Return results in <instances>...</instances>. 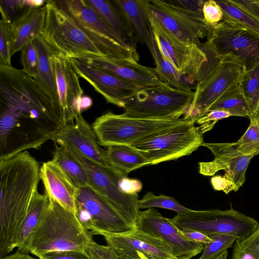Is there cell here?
Instances as JSON below:
<instances>
[{"label":"cell","instance_id":"cell-36","mask_svg":"<svg viewBox=\"0 0 259 259\" xmlns=\"http://www.w3.org/2000/svg\"><path fill=\"white\" fill-rule=\"evenodd\" d=\"M140 209L158 207L176 211L177 214L185 213L191 209L181 205L175 198L160 194L156 195L151 192H147L139 200Z\"/></svg>","mask_w":259,"mask_h":259},{"label":"cell","instance_id":"cell-1","mask_svg":"<svg viewBox=\"0 0 259 259\" xmlns=\"http://www.w3.org/2000/svg\"><path fill=\"white\" fill-rule=\"evenodd\" d=\"M64 125L58 109L32 78L0 65V160L38 149Z\"/></svg>","mask_w":259,"mask_h":259},{"label":"cell","instance_id":"cell-22","mask_svg":"<svg viewBox=\"0 0 259 259\" xmlns=\"http://www.w3.org/2000/svg\"><path fill=\"white\" fill-rule=\"evenodd\" d=\"M76 59L144 88L166 84L160 79L155 68L139 63L105 56H88Z\"/></svg>","mask_w":259,"mask_h":259},{"label":"cell","instance_id":"cell-38","mask_svg":"<svg viewBox=\"0 0 259 259\" xmlns=\"http://www.w3.org/2000/svg\"><path fill=\"white\" fill-rule=\"evenodd\" d=\"M209 236L212 241L204 244L202 253L198 259H212L231 247L237 240L235 236L225 234Z\"/></svg>","mask_w":259,"mask_h":259},{"label":"cell","instance_id":"cell-12","mask_svg":"<svg viewBox=\"0 0 259 259\" xmlns=\"http://www.w3.org/2000/svg\"><path fill=\"white\" fill-rule=\"evenodd\" d=\"M75 214L81 225L94 235L125 233L137 229L90 186L77 189Z\"/></svg>","mask_w":259,"mask_h":259},{"label":"cell","instance_id":"cell-14","mask_svg":"<svg viewBox=\"0 0 259 259\" xmlns=\"http://www.w3.org/2000/svg\"><path fill=\"white\" fill-rule=\"evenodd\" d=\"M71 155L86 169L89 186L106 199L135 228H137L140 212L138 194L129 195L119 189L118 182L126 176L112 167L102 166L67 148Z\"/></svg>","mask_w":259,"mask_h":259},{"label":"cell","instance_id":"cell-2","mask_svg":"<svg viewBox=\"0 0 259 259\" xmlns=\"http://www.w3.org/2000/svg\"><path fill=\"white\" fill-rule=\"evenodd\" d=\"M39 164L28 151L0 160V259L15 242L40 180Z\"/></svg>","mask_w":259,"mask_h":259},{"label":"cell","instance_id":"cell-28","mask_svg":"<svg viewBox=\"0 0 259 259\" xmlns=\"http://www.w3.org/2000/svg\"><path fill=\"white\" fill-rule=\"evenodd\" d=\"M84 1L126 44L136 49L137 39L112 1Z\"/></svg>","mask_w":259,"mask_h":259},{"label":"cell","instance_id":"cell-50","mask_svg":"<svg viewBox=\"0 0 259 259\" xmlns=\"http://www.w3.org/2000/svg\"><path fill=\"white\" fill-rule=\"evenodd\" d=\"M117 255H118L117 259H149L143 253L139 251H126Z\"/></svg>","mask_w":259,"mask_h":259},{"label":"cell","instance_id":"cell-5","mask_svg":"<svg viewBox=\"0 0 259 259\" xmlns=\"http://www.w3.org/2000/svg\"><path fill=\"white\" fill-rule=\"evenodd\" d=\"M47 8L45 26L40 35L53 54L71 59L105 56L56 1H47Z\"/></svg>","mask_w":259,"mask_h":259},{"label":"cell","instance_id":"cell-37","mask_svg":"<svg viewBox=\"0 0 259 259\" xmlns=\"http://www.w3.org/2000/svg\"><path fill=\"white\" fill-rule=\"evenodd\" d=\"M232 259H259V225L246 238L236 240L232 254Z\"/></svg>","mask_w":259,"mask_h":259},{"label":"cell","instance_id":"cell-24","mask_svg":"<svg viewBox=\"0 0 259 259\" xmlns=\"http://www.w3.org/2000/svg\"><path fill=\"white\" fill-rule=\"evenodd\" d=\"M47 9V3L39 8H30L13 22H10L12 56L21 51L27 41L41 34Z\"/></svg>","mask_w":259,"mask_h":259},{"label":"cell","instance_id":"cell-41","mask_svg":"<svg viewBox=\"0 0 259 259\" xmlns=\"http://www.w3.org/2000/svg\"><path fill=\"white\" fill-rule=\"evenodd\" d=\"M30 9L26 0H1V14L4 15L11 22H13L27 10Z\"/></svg>","mask_w":259,"mask_h":259},{"label":"cell","instance_id":"cell-9","mask_svg":"<svg viewBox=\"0 0 259 259\" xmlns=\"http://www.w3.org/2000/svg\"><path fill=\"white\" fill-rule=\"evenodd\" d=\"M150 26L163 57L195 82L204 78L219 60L202 45L183 41L149 17Z\"/></svg>","mask_w":259,"mask_h":259},{"label":"cell","instance_id":"cell-48","mask_svg":"<svg viewBox=\"0 0 259 259\" xmlns=\"http://www.w3.org/2000/svg\"><path fill=\"white\" fill-rule=\"evenodd\" d=\"M181 230L183 234L190 240L204 244L212 241L209 236L198 231L188 229Z\"/></svg>","mask_w":259,"mask_h":259},{"label":"cell","instance_id":"cell-25","mask_svg":"<svg viewBox=\"0 0 259 259\" xmlns=\"http://www.w3.org/2000/svg\"><path fill=\"white\" fill-rule=\"evenodd\" d=\"M137 40L148 47L150 25L146 0L112 1Z\"/></svg>","mask_w":259,"mask_h":259},{"label":"cell","instance_id":"cell-8","mask_svg":"<svg viewBox=\"0 0 259 259\" xmlns=\"http://www.w3.org/2000/svg\"><path fill=\"white\" fill-rule=\"evenodd\" d=\"M194 91L173 88L166 84L143 89L126 101L124 115L145 119L179 118L187 112Z\"/></svg>","mask_w":259,"mask_h":259},{"label":"cell","instance_id":"cell-31","mask_svg":"<svg viewBox=\"0 0 259 259\" xmlns=\"http://www.w3.org/2000/svg\"><path fill=\"white\" fill-rule=\"evenodd\" d=\"M78 189L89 186L86 169L63 145L55 143L52 159Z\"/></svg>","mask_w":259,"mask_h":259},{"label":"cell","instance_id":"cell-23","mask_svg":"<svg viewBox=\"0 0 259 259\" xmlns=\"http://www.w3.org/2000/svg\"><path fill=\"white\" fill-rule=\"evenodd\" d=\"M40 176L48 197L75 213L77 188L59 165L52 159L44 162Z\"/></svg>","mask_w":259,"mask_h":259},{"label":"cell","instance_id":"cell-30","mask_svg":"<svg viewBox=\"0 0 259 259\" xmlns=\"http://www.w3.org/2000/svg\"><path fill=\"white\" fill-rule=\"evenodd\" d=\"M47 194L35 193L30 202L26 214L19 229L15 242V248L24 252L30 236L38 225L49 203Z\"/></svg>","mask_w":259,"mask_h":259},{"label":"cell","instance_id":"cell-46","mask_svg":"<svg viewBox=\"0 0 259 259\" xmlns=\"http://www.w3.org/2000/svg\"><path fill=\"white\" fill-rule=\"evenodd\" d=\"M259 22V0H229Z\"/></svg>","mask_w":259,"mask_h":259},{"label":"cell","instance_id":"cell-10","mask_svg":"<svg viewBox=\"0 0 259 259\" xmlns=\"http://www.w3.org/2000/svg\"><path fill=\"white\" fill-rule=\"evenodd\" d=\"M193 120L167 130L131 145L149 165L189 155L203 145V134Z\"/></svg>","mask_w":259,"mask_h":259},{"label":"cell","instance_id":"cell-6","mask_svg":"<svg viewBox=\"0 0 259 259\" xmlns=\"http://www.w3.org/2000/svg\"><path fill=\"white\" fill-rule=\"evenodd\" d=\"M206 37L203 47L219 61L237 63L245 70L259 62V35L229 19L211 27Z\"/></svg>","mask_w":259,"mask_h":259},{"label":"cell","instance_id":"cell-16","mask_svg":"<svg viewBox=\"0 0 259 259\" xmlns=\"http://www.w3.org/2000/svg\"><path fill=\"white\" fill-rule=\"evenodd\" d=\"M244 70L237 63L219 61L209 73L197 82L193 99L183 117L195 122L226 91L239 81Z\"/></svg>","mask_w":259,"mask_h":259},{"label":"cell","instance_id":"cell-17","mask_svg":"<svg viewBox=\"0 0 259 259\" xmlns=\"http://www.w3.org/2000/svg\"><path fill=\"white\" fill-rule=\"evenodd\" d=\"M137 228L161 238L178 258L190 259L204 248V244L188 239L170 219L163 217L155 208L140 211Z\"/></svg>","mask_w":259,"mask_h":259},{"label":"cell","instance_id":"cell-35","mask_svg":"<svg viewBox=\"0 0 259 259\" xmlns=\"http://www.w3.org/2000/svg\"><path fill=\"white\" fill-rule=\"evenodd\" d=\"M221 7L223 18L229 19L259 35V22L229 0L216 1Z\"/></svg>","mask_w":259,"mask_h":259},{"label":"cell","instance_id":"cell-18","mask_svg":"<svg viewBox=\"0 0 259 259\" xmlns=\"http://www.w3.org/2000/svg\"><path fill=\"white\" fill-rule=\"evenodd\" d=\"M51 59L56 80L57 105L65 125L74 122L82 114L79 102L83 91L70 58L53 53Z\"/></svg>","mask_w":259,"mask_h":259},{"label":"cell","instance_id":"cell-51","mask_svg":"<svg viewBox=\"0 0 259 259\" xmlns=\"http://www.w3.org/2000/svg\"><path fill=\"white\" fill-rule=\"evenodd\" d=\"M93 100L91 98L86 95H83L79 102V109L82 113L89 109L93 105Z\"/></svg>","mask_w":259,"mask_h":259},{"label":"cell","instance_id":"cell-32","mask_svg":"<svg viewBox=\"0 0 259 259\" xmlns=\"http://www.w3.org/2000/svg\"><path fill=\"white\" fill-rule=\"evenodd\" d=\"M222 110L233 116L249 117L252 114L240 88L239 82L226 91L210 107L208 111Z\"/></svg>","mask_w":259,"mask_h":259},{"label":"cell","instance_id":"cell-39","mask_svg":"<svg viewBox=\"0 0 259 259\" xmlns=\"http://www.w3.org/2000/svg\"><path fill=\"white\" fill-rule=\"evenodd\" d=\"M0 20V65L11 66V36L10 21L3 15Z\"/></svg>","mask_w":259,"mask_h":259},{"label":"cell","instance_id":"cell-53","mask_svg":"<svg viewBox=\"0 0 259 259\" xmlns=\"http://www.w3.org/2000/svg\"><path fill=\"white\" fill-rule=\"evenodd\" d=\"M228 254V251L227 250H226L212 259H227Z\"/></svg>","mask_w":259,"mask_h":259},{"label":"cell","instance_id":"cell-55","mask_svg":"<svg viewBox=\"0 0 259 259\" xmlns=\"http://www.w3.org/2000/svg\"><path fill=\"white\" fill-rule=\"evenodd\" d=\"M256 114H257V118H258V121H259V104H258V107H257V111H256Z\"/></svg>","mask_w":259,"mask_h":259},{"label":"cell","instance_id":"cell-33","mask_svg":"<svg viewBox=\"0 0 259 259\" xmlns=\"http://www.w3.org/2000/svg\"><path fill=\"white\" fill-rule=\"evenodd\" d=\"M239 84L251 113H256L259 104V62L252 69L244 70Z\"/></svg>","mask_w":259,"mask_h":259},{"label":"cell","instance_id":"cell-13","mask_svg":"<svg viewBox=\"0 0 259 259\" xmlns=\"http://www.w3.org/2000/svg\"><path fill=\"white\" fill-rule=\"evenodd\" d=\"M214 156L209 162L199 163V172L206 176H213L217 171L224 170V176H216L211 179V184L215 190L228 194L237 191L245 181V174L251 159L257 154L244 155L239 151L234 143L204 142Z\"/></svg>","mask_w":259,"mask_h":259},{"label":"cell","instance_id":"cell-52","mask_svg":"<svg viewBox=\"0 0 259 259\" xmlns=\"http://www.w3.org/2000/svg\"><path fill=\"white\" fill-rule=\"evenodd\" d=\"M1 259H36L30 255L28 253L21 252L18 250L11 254H9Z\"/></svg>","mask_w":259,"mask_h":259},{"label":"cell","instance_id":"cell-49","mask_svg":"<svg viewBox=\"0 0 259 259\" xmlns=\"http://www.w3.org/2000/svg\"><path fill=\"white\" fill-rule=\"evenodd\" d=\"M182 8L194 13L202 15V8L205 1H174Z\"/></svg>","mask_w":259,"mask_h":259},{"label":"cell","instance_id":"cell-34","mask_svg":"<svg viewBox=\"0 0 259 259\" xmlns=\"http://www.w3.org/2000/svg\"><path fill=\"white\" fill-rule=\"evenodd\" d=\"M249 125L244 134L235 144L238 150L244 155L259 154V121L256 113L248 117Z\"/></svg>","mask_w":259,"mask_h":259},{"label":"cell","instance_id":"cell-26","mask_svg":"<svg viewBox=\"0 0 259 259\" xmlns=\"http://www.w3.org/2000/svg\"><path fill=\"white\" fill-rule=\"evenodd\" d=\"M148 48L156 65L155 68L156 72L163 82L176 89L186 91H194L196 82L188 76L179 71L161 55L151 26L150 44Z\"/></svg>","mask_w":259,"mask_h":259},{"label":"cell","instance_id":"cell-19","mask_svg":"<svg viewBox=\"0 0 259 259\" xmlns=\"http://www.w3.org/2000/svg\"><path fill=\"white\" fill-rule=\"evenodd\" d=\"M70 59L78 76L101 94L107 103L123 108L126 101L145 89L78 59Z\"/></svg>","mask_w":259,"mask_h":259},{"label":"cell","instance_id":"cell-20","mask_svg":"<svg viewBox=\"0 0 259 259\" xmlns=\"http://www.w3.org/2000/svg\"><path fill=\"white\" fill-rule=\"evenodd\" d=\"M54 143L70 148L83 157L105 167L106 150L102 148L91 126L80 114L74 122L63 126L53 137Z\"/></svg>","mask_w":259,"mask_h":259},{"label":"cell","instance_id":"cell-40","mask_svg":"<svg viewBox=\"0 0 259 259\" xmlns=\"http://www.w3.org/2000/svg\"><path fill=\"white\" fill-rule=\"evenodd\" d=\"M33 40L27 41L21 50L20 62L23 71L34 79L37 75L38 57Z\"/></svg>","mask_w":259,"mask_h":259},{"label":"cell","instance_id":"cell-47","mask_svg":"<svg viewBox=\"0 0 259 259\" xmlns=\"http://www.w3.org/2000/svg\"><path fill=\"white\" fill-rule=\"evenodd\" d=\"M88 250L93 252L100 259H117L118 257L116 252L111 247L99 244L95 241L91 243Z\"/></svg>","mask_w":259,"mask_h":259},{"label":"cell","instance_id":"cell-45","mask_svg":"<svg viewBox=\"0 0 259 259\" xmlns=\"http://www.w3.org/2000/svg\"><path fill=\"white\" fill-rule=\"evenodd\" d=\"M118 186L121 191L129 195L138 194L143 188L142 183L139 180L129 178L127 176L120 178Z\"/></svg>","mask_w":259,"mask_h":259},{"label":"cell","instance_id":"cell-3","mask_svg":"<svg viewBox=\"0 0 259 259\" xmlns=\"http://www.w3.org/2000/svg\"><path fill=\"white\" fill-rule=\"evenodd\" d=\"M48 206L26 243L25 253L37 257L45 254L68 250L87 251L94 241L75 214L49 197Z\"/></svg>","mask_w":259,"mask_h":259},{"label":"cell","instance_id":"cell-29","mask_svg":"<svg viewBox=\"0 0 259 259\" xmlns=\"http://www.w3.org/2000/svg\"><path fill=\"white\" fill-rule=\"evenodd\" d=\"M106 157L112 168L126 176L131 171L149 165L143 155L130 145L109 146L106 149Z\"/></svg>","mask_w":259,"mask_h":259},{"label":"cell","instance_id":"cell-42","mask_svg":"<svg viewBox=\"0 0 259 259\" xmlns=\"http://www.w3.org/2000/svg\"><path fill=\"white\" fill-rule=\"evenodd\" d=\"M230 116H233L228 111L222 110H212L208 111L198 118L195 122L199 125L198 126L199 130L203 135L212 130L219 120Z\"/></svg>","mask_w":259,"mask_h":259},{"label":"cell","instance_id":"cell-54","mask_svg":"<svg viewBox=\"0 0 259 259\" xmlns=\"http://www.w3.org/2000/svg\"><path fill=\"white\" fill-rule=\"evenodd\" d=\"M87 252L93 259H100L96 254L91 250H88Z\"/></svg>","mask_w":259,"mask_h":259},{"label":"cell","instance_id":"cell-43","mask_svg":"<svg viewBox=\"0 0 259 259\" xmlns=\"http://www.w3.org/2000/svg\"><path fill=\"white\" fill-rule=\"evenodd\" d=\"M202 15L205 22L211 27L221 22L224 17L221 7L213 0L205 2L202 8Z\"/></svg>","mask_w":259,"mask_h":259},{"label":"cell","instance_id":"cell-21","mask_svg":"<svg viewBox=\"0 0 259 259\" xmlns=\"http://www.w3.org/2000/svg\"><path fill=\"white\" fill-rule=\"evenodd\" d=\"M107 245L117 254L126 251H139L149 259H179L160 238L138 228L125 233H103Z\"/></svg>","mask_w":259,"mask_h":259},{"label":"cell","instance_id":"cell-4","mask_svg":"<svg viewBox=\"0 0 259 259\" xmlns=\"http://www.w3.org/2000/svg\"><path fill=\"white\" fill-rule=\"evenodd\" d=\"M193 120L145 119L125 116L108 111L96 118L93 129L101 146L132 145L155 134Z\"/></svg>","mask_w":259,"mask_h":259},{"label":"cell","instance_id":"cell-11","mask_svg":"<svg viewBox=\"0 0 259 259\" xmlns=\"http://www.w3.org/2000/svg\"><path fill=\"white\" fill-rule=\"evenodd\" d=\"M180 230L198 231L208 236L225 234L243 239L252 234L259 223L233 208L190 211L170 219Z\"/></svg>","mask_w":259,"mask_h":259},{"label":"cell","instance_id":"cell-15","mask_svg":"<svg viewBox=\"0 0 259 259\" xmlns=\"http://www.w3.org/2000/svg\"><path fill=\"white\" fill-rule=\"evenodd\" d=\"M149 17L179 39L201 46L200 40L207 37L211 26L203 15L189 11L174 1H147Z\"/></svg>","mask_w":259,"mask_h":259},{"label":"cell","instance_id":"cell-44","mask_svg":"<svg viewBox=\"0 0 259 259\" xmlns=\"http://www.w3.org/2000/svg\"><path fill=\"white\" fill-rule=\"evenodd\" d=\"M39 259H93L87 251L68 250L49 252L38 257Z\"/></svg>","mask_w":259,"mask_h":259},{"label":"cell","instance_id":"cell-7","mask_svg":"<svg viewBox=\"0 0 259 259\" xmlns=\"http://www.w3.org/2000/svg\"><path fill=\"white\" fill-rule=\"evenodd\" d=\"M56 2L74 19L105 57L139 63L136 49L126 44L84 0Z\"/></svg>","mask_w":259,"mask_h":259},{"label":"cell","instance_id":"cell-27","mask_svg":"<svg viewBox=\"0 0 259 259\" xmlns=\"http://www.w3.org/2000/svg\"><path fill=\"white\" fill-rule=\"evenodd\" d=\"M33 40L38 57L37 75L33 79L39 89L52 101L59 110L56 80L51 59L53 52L40 35L37 36Z\"/></svg>","mask_w":259,"mask_h":259}]
</instances>
